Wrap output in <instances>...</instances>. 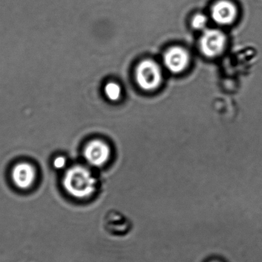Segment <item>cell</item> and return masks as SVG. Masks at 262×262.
<instances>
[{"label":"cell","instance_id":"cell-2","mask_svg":"<svg viewBox=\"0 0 262 262\" xmlns=\"http://www.w3.org/2000/svg\"><path fill=\"white\" fill-rule=\"evenodd\" d=\"M136 78L141 89L146 91L154 90L161 82L160 67L154 61L149 60L142 61L137 67Z\"/></svg>","mask_w":262,"mask_h":262},{"label":"cell","instance_id":"cell-7","mask_svg":"<svg viewBox=\"0 0 262 262\" xmlns=\"http://www.w3.org/2000/svg\"><path fill=\"white\" fill-rule=\"evenodd\" d=\"M188 61L189 55L182 48H172L164 55V63L166 68L173 73H179L184 70L188 64Z\"/></svg>","mask_w":262,"mask_h":262},{"label":"cell","instance_id":"cell-6","mask_svg":"<svg viewBox=\"0 0 262 262\" xmlns=\"http://www.w3.org/2000/svg\"><path fill=\"white\" fill-rule=\"evenodd\" d=\"M110 149L106 143L95 140L87 145L84 149V157L89 163L94 166H101L108 160Z\"/></svg>","mask_w":262,"mask_h":262},{"label":"cell","instance_id":"cell-5","mask_svg":"<svg viewBox=\"0 0 262 262\" xmlns=\"http://www.w3.org/2000/svg\"><path fill=\"white\" fill-rule=\"evenodd\" d=\"M11 176L17 187L26 189L30 188L35 182L36 172L32 164L23 162L14 166Z\"/></svg>","mask_w":262,"mask_h":262},{"label":"cell","instance_id":"cell-1","mask_svg":"<svg viewBox=\"0 0 262 262\" xmlns=\"http://www.w3.org/2000/svg\"><path fill=\"white\" fill-rule=\"evenodd\" d=\"M63 185L68 193L72 196L84 199L95 192L96 181L87 169L75 166L66 172Z\"/></svg>","mask_w":262,"mask_h":262},{"label":"cell","instance_id":"cell-9","mask_svg":"<svg viewBox=\"0 0 262 262\" xmlns=\"http://www.w3.org/2000/svg\"><path fill=\"white\" fill-rule=\"evenodd\" d=\"M207 24V18L203 14H197L192 18V26L195 29H204Z\"/></svg>","mask_w":262,"mask_h":262},{"label":"cell","instance_id":"cell-3","mask_svg":"<svg viewBox=\"0 0 262 262\" xmlns=\"http://www.w3.org/2000/svg\"><path fill=\"white\" fill-rule=\"evenodd\" d=\"M226 46V36L221 31L209 29L202 35L200 49L205 55L215 57L222 53Z\"/></svg>","mask_w":262,"mask_h":262},{"label":"cell","instance_id":"cell-8","mask_svg":"<svg viewBox=\"0 0 262 262\" xmlns=\"http://www.w3.org/2000/svg\"><path fill=\"white\" fill-rule=\"evenodd\" d=\"M104 92L109 100L117 101L121 97V87L116 83L110 82L105 86Z\"/></svg>","mask_w":262,"mask_h":262},{"label":"cell","instance_id":"cell-4","mask_svg":"<svg viewBox=\"0 0 262 262\" xmlns=\"http://www.w3.org/2000/svg\"><path fill=\"white\" fill-rule=\"evenodd\" d=\"M238 9L236 6L229 0L217 2L212 9L214 21L222 26L232 24L236 19Z\"/></svg>","mask_w":262,"mask_h":262},{"label":"cell","instance_id":"cell-10","mask_svg":"<svg viewBox=\"0 0 262 262\" xmlns=\"http://www.w3.org/2000/svg\"><path fill=\"white\" fill-rule=\"evenodd\" d=\"M53 165L56 169H62L66 166V159L64 157H58L54 160Z\"/></svg>","mask_w":262,"mask_h":262}]
</instances>
